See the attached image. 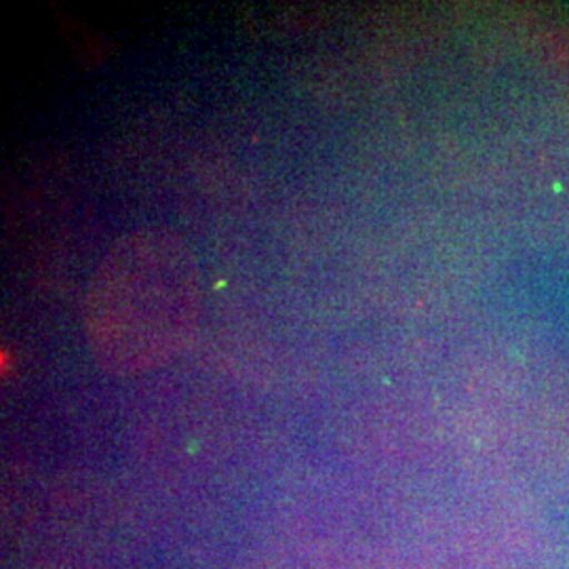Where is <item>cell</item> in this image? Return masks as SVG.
<instances>
[{"label":"cell","instance_id":"cell-1","mask_svg":"<svg viewBox=\"0 0 569 569\" xmlns=\"http://www.w3.org/2000/svg\"><path fill=\"white\" fill-rule=\"evenodd\" d=\"M201 310L199 264L180 234L148 226L108 247L82 302L89 352L114 376L163 366L190 342Z\"/></svg>","mask_w":569,"mask_h":569}]
</instances>
